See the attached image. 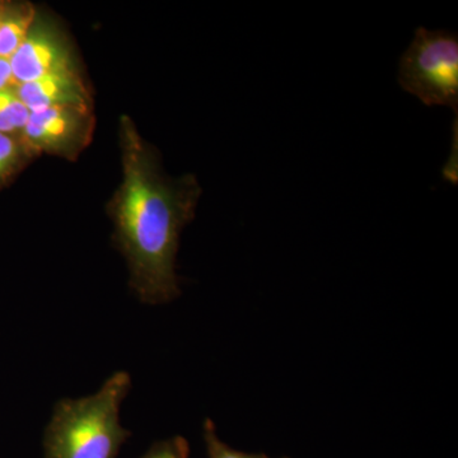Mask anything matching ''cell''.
Returning <instances> with one entry per match:
<instances>
[{
    "mask_svg": "<svg viewBox=\"0 0 458 458\" xmlns=\"http://www.w3.org/2000/svg\"><path fill=\"white\" fill-rule=\"evenodd\" d=\"M123 180L106 205L114 246L128 264L140 302L168 303L181 293L176 255L183 228L195 218L203 189L195 174L171 177L161 155L128 114L120 117Z\"/></svg>",
    "mask_w": 458,
    "mask_h": 458,
    "instance_id": "1",
    "label": "cell"
},
{
    "mask_svg": "<svg viewBox=\"0 0 458 458\" xmlns=\"http://www.w3.org/2000/svg\"><path fill=\"white\" fill-rule=\"evenodd\" d=\"M131 388L129 373L116 372L96 394L57 401L45 428V458H117L131 436L120 421Z\"/></svg>",
    "mask_w": 458,
    "mask_h": 458,
    "instance_id": "2",
    "label": "cell"
},
{
    "mask_svg": "<svg viewBox=\"0 0 458 458\" xmlns=\"http://www.w3.org/2000/svg\"><path fill=\"white\" fill-rule=\"evenodd\" d=\"M401 89L427 106L458 111V38L456 33L419 27L400 60Z\"/></svg>",
    "mask_w": 458,
    "mask_h": 458,
    "instance_id": "3",
    "label": "cell"
},
{
    "mask_svg": "<svg viewBox=\"0 0 458 458\" xmlns=\"http://www.w3.org/2000/svg\"><path fill=\"white\" fill-rule=\"evenodd\" d=\"M9 63L17 84L50 74L84 73L77 47L64 26L40 9L25 41Z\"/></svg>",
    "mask_w": 458,
    "mask_h": 458,
    "instance_id": "4",
    "label": "cell"
},
{
    "mask_svg": "<svg viewBox=\"0 0 458 458\" xmlns=\"http://www.w3.org/2000/svg\"><path fill=\"white\" fill-rule=\"evenodd\" d=\"M95 129V108H45L30 113L21 138L36 155L74 162L92 143Z\"/></svg>",
    "mask_w": 458,
    "mask_h": 458,
    "instance_id": "5",
    "label": "cell"
},
{
    "mask_svg": "<svg viewBox=\"0 0 458 458\" xmlns=\"http://www.w3.org/2000/svg\"><path fill=\"white\" fill-rule=\"evenodd\" d=\"M14 89L30 113L53 107L95 108L92 86L84 73L45 75Z\"/></svg>",
    "mask_w": 458,
    "mask_h": 458,
    "instance_id": "6",
    "label": "cell"
},
{
    "mask_svg": "<svg viewBox=\"0 0 458 458\" xmlns=\"http://www.w3.org/2000/svg\"><path fill=\"white\" fill-rule=\"evenodd\" d=\"M38 9L27 0H2L0 4V57L11 59L25 41Z\"/></svg>",
    "mask_w": 458,
    "mask_h": 458,
    "instance_id": "7",
    "label": "cell"
},
{
    "mask_svg": "<svg viewBox=\"0 0 458 458\" xmlns=\"http://www.w3.org/2000/svg\"><path fill=\"white\" fill-rule=\"evenodd\" d=\"M38 157L21 135L0 132V190L7 188Z\"/></svg>",
    "mask_w": 458,
    "mask_h": 458,
    "instance_id": "8",
    "label": "cell"
},
{
    "mask_svg": "<svg viewBox=\"0 0 458 458\" xmlns=\"http://www.w3.org/2000/svg\"><path fill=\"white\" fill-rule=\"evenodd\" d=\"M30 110L18 98L16 89L0 90V132L21 135L29 122Z\"/></svg>",
    "mask_w": 458,
    "mask_h": 458,
    "instance_id": "9",
    "label": "cell"
},
{
    "mask_svg": "<svg viewBox=\"0 0 458 458\" xmlns=\"http://www.w3.org/2000/svg\"><path fill=\"white\" fill-rule=\"evenodd\" d=\"M204 441L209 458H269L265 454H250L233 450L216 436V426L210 419L204 423Z\"/></svg>",
    "mask_w": 458,
    "mask_h": 458,
    "instance_id": "10",
    "label": "cell"
},
{
    "mask_svg": "<svg viewBox=\"0 0 458 458\" xmlns=\"http://www.w3.org/2000/svg\"><path fill=\"white\" fill-rule=\"evenodd\" d=\"M190 445L183 437L156 442L141 458H189Z\"/></svg>",
    "mask_w": 458,
    "mask_h": 458,
    "instance_id": "11",
    "label": "cell"
},
{
    "mask_svg": "<svg viewBox=\"0 0 458 458\" xmlns=\"http://www.w3.org/2000/svg\"><path fill=\"white\" fill-rule=\"evenodd\" d=\"M9 59L0 57V90L16 86Z\"/></svg>",
    "mask_w": 458,
    "mask_h": 458,
    "instance_id": "12",
    "label": "cell"
},
{
    "mask_svg": "<svg viewBox=\"0 0 458 458\" xmlns=\"http://www.w3.org/2000/svg\"><path fill=\"white\" fill-rule=\"evenodd\" d=\"M0 4H2V0H0Z\"/></svg>",
    "mask_w": 458,
    "mask_h": 458,
    "instance_id": "13",
    "label": "cell"
}]
</instances>
